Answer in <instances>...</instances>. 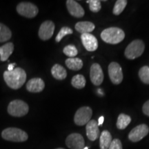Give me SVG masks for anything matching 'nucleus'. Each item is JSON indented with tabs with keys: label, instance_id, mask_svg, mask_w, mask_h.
I'll return each mask as SVG.
<instances>
[{
	"label": "nucleus",
	"instance_id": "a878e982",
	"mask_svg": "<svg viewBox=\"0 0 149 149\" xmlns=\"http://www.w3.org/2000/svg\"><path fill=\"white\" fill-rule=\"evenodd\" d=\"M139 77L143 83L149 84V67L144 66L141 67L139 71Z\"/></svg>",
	"mask_w": 149,
	"mask_h": 149
},
{
	"label": "nucleus",
	"instance_id": "c756f323",
	"mask_svg": "<svg viewBox=\"0 0 149 149\" xmlns=\"http://www.w3.org/2000/svg\"><path fill=\"white\" fill-rule=\"evenodd\" d=\"M109 149H122V144L119 139H115L112 141Z\"/></svg>",
	"mask_w": 149,
	"mask_h": 149
},
{
	"label": "nucleus",
	"instance_id": "39448f33",
	"mask_svg": "<svg viewBox=\"0 0 149 149\" xmlns=\"http://www.w3.org/2000/svg\"><path fill=\"white\" fill-rule=\"evenodd\" d=\"M144 42L140 40H136L128 44L125 50L124 55L127 59H134L140 57L144 53Z\"/></svg>",
	"mask_w": 149,
	"mask_h": 149
},
{
	"label": "nucleus",
	"instance_id": "9b49d317",
	"mask_svg": "<svg viewBox=\"0 0 149 149\" xmlns=\"http://www.w3.org/2000/svg\"><path fill=\"white\" fill-rule=\"evenodd\" d=\"M55 24L52 21L47 20L43 22L39 29L38 35L42 40L46 41L51 39L55 31Z\"/></svg>",
	"mask_w": 149,
	"mask_h": 149
},
{
	"label": "nucleus",
	"instance_id": "5701e85b",
	"mask_svg": "<svg viewBox=\"0 0 149 149\" xmlns=\"http://www.w3.org/2000/svg\"><path fill=\"white\" fill-rule=\"evenodd\" d=\"M12 37V33L10 29L4 24L0 23V42L8 41Z\"/></svg>",
	"mask_w": 149,
	"mask_h": 149
},
{
	"label": "nucleus",
	"instance_id": "412c9836",
	"mask_svg": "<svg viewBox=\"0 0 149 149\" xmlns=\"http://www.w3.org/2000/svg\"><path fill=\"white\" fill-rule=\"evenodd\" d=\"M66 66L70 70H79L83 67V61L77 57L68 58L65 61Z\"/></svg>",
	"mask_w": 149,
	"mask_h": 149
},
{
	"label": "nucleus",
	"instance_id": "20e7f679",
	"mask_svg": "<svg viewBox=\"0 0 149 149\" xmlns=\"http://www.w3.org/2000/svg\"><path fill=\"white\" fill-rule=\"evenodd\" d=\"M29 105L25 102L15 100L10 102L8 106V113L11 116L21 117L29 113Z\"/></svg>",
	"mask_w": 149,
	"mask_h": 149
},
{
	"label": "nucleus",
	"instance_id": "6e6552de",
	"mask_svg": "<svg viewBox=\"0 0 149 149\" xmlns=\"http://www.w3.org/2000/svg\"><path fill=\"white\" fill-rule=\"evenodd\" d=\"M149 133V128L146 124H140L137 126L130 130L128 134V139L133 142H137L148 135Z\"/></svg>",
	"mask_w": 149,
	"mask_h": 149
},
{
	"label": "nucleus",
	"instance_id": "dca6fc26",
	"mask_svg": "<svg viewBox=\"0 0 149 149\" xmlns=\"http://www.w3.org/2000/svg\"><path fill=\"white\" fill-rule=\"evenodd\" d=\"M86 130L87 137L91 141H95L98 138L100 135V130H99L98 123L95 120H91L86 124Z\"/></svg>",
	"mask_w": 149,
	"mask_h": 149
},
{
	"label": "nucleus",
	"instance_id": "cd10ccee",
	"mask_svg": "<svg viewBox=\"0 0 149 149\" xmlns=\"http://www.w3.org/2000/svg\"><path fill=\"white\" fill-rule=\"evenodd\" d=\"M63 52H64L65 55L68 56V57H69L70 58L74 57L78 53L77 48H76L74 45L66 46V47H64V50H63Z\"/></svg>",
	"mask_w": 149,
	"mask_h": 149
},
{
	"label": "nucleus",
	"instance_id": "ddd939ff",
	"mask_svg": "<svg viewBox=\"0 0 149 149\" xmlns=\"http://www.w3.org/2000/svg\"><path fill=\"white\" fill-rule=\"evenodd\" d=\"M81 40L86 49L88 51L93 52L96 51L98 48L97 40L94 35L91 33L81 34Z\"/></svg>",
	"mask_w": 149,
	"mask_h": 149
},
{
	"label": "nucleus",
	"instance_id": "393cba45",
	"mask_svg": "<svg viewBox=\"0 0 149 149\" xmlns=\"http://www.w3.org/2000/svg\"><path fill=\"white\" fill-rule=\"evenodd\" d=\"M128 1L126 0H117L115 2L113 13L115 15H119L123 12L127 5Z\"/></svg>",
	"mask_w": 149,
	"mask_h": 149
},
{
	"label": "nucleus",
	"instance_id": "9d476101",
	"mask_svg": "<svg viewBox=\"0 0 149 149\" xmlns=\"http://www.w3.org/2000/svg\"><path fill=\"white\" fill-rule=\"evenodd\" d=\"M109 74L111 81L114 84H120L123 80L122 67L117 62H112L109 66Z\"/></svg>",
	"mask_w": 149,
	"mask_h": 149
},
{
	"label": "nucleus",
	"instance_id": "4468645a",
	"mask_svg": "<svg viewBox=\"0 0 149 149\" xmlns=\"http://www.w3.org/2000/svg\"><path fill=\"white\" fill-rule=\"evenodd\" d=\"M66 7L69 13L74 17L81 18L84 15V10L77 1L73 0H68L66 1Z\"/></svg>",
	"mask_w": 149,
	"mask_h": 149
},
{
	"label": "nucleus",
	"instance_id": "c85d7f7f",
	"mask_svg": "<svg viewBox=\"0 0 149 149\" xmlns=\"http://www.w3.org/2000/svg\"><path fill=\"white\" fill-rule=\"evenodd\" d=\"M86 3H88L91 11L93 13H98L101 10V1L99 0H88L86 1Z\"/></svg>",
	"mask_w": 149,
	"mask_h": 149
},
{
	"label": "nucleus",
	"instance_id": "c9c22d12",
	"mask_svg": "<svg viewBox=\"0 0 149 149\" xmlns=\"http://www.w3.org/2000/svg\"><path fill=\"white\" fill-rule=\"evenodd\" d=\"M84 149H88V147H84Z\"/></svg>",
	"mask_w": 149,
	"mask_h": 149
},
{
	"label": "nucleus",
	"instance_id": "f257e3e1",
	"mask_svg": "<svg viewBox=\"0 0 149 149\" xmlns=\"http://www.w3.org/2000/svg\"><path fill=\"white\" fill-rule=\"evenodd\" d=\"M3 79L5 82L10 88H20L24 84L26 80V73L21 68H16L12 71L6 70L3 72Z\"/></svg>",
	"mask_w": 149,
	"mask_h": 149
},
{
	"label": "nucleus",
	"instance_id": "0eeeda50",
	"mask_svg": "<svg viewBox=\"0 0 149 149\" xmlns=\"http://www.w3.org/2000/svg\"><path fill=\"white\" fill-rule=\"evenodd\" d=\"M17 11L20 15L26 18H34L39 13L36 5L31 2H21L17 6Z\"/></svg>",
	"mask_w": 149,
	"mask_h": 149
},
{
	"label": "nucleus",
	"instance_id": "f704fd0d",
	"mask_svg": "<svg viewBox=\"0 0 149 149\" xmlns=\"http://www.w3.org/2000/svg\"><path fill=\"white\" fill-rule=\"evenodd\" d=\"M55 149H65L64 148H55Z\"/></svg>",
	"mask_w": 149,
	"mask_h": 149
},
{
	"label": "nucleus",
	"instance_id": "2f4dec72",
	"mask_svg": "<svg viewBox=\"0 0 149 149\" xmlns=\"http://www.w3.org/2000/svg\"><path fill=\"white\" fill-rule=\"evenodd\" d=\"M15 65H16L15 63H13V64H9L8 66V71H12V70H13L15 69L14 67L15 66Z\"/></svg>",
	"mask_w": 149,
	"mask_h": 149
},
{
	"label": "nucleus",
	"instance_id": "aec40b11",
	"mask_svg": "<svg viewBox=\"0 0 149 149\" xmlns=\"http://www.w3.org/2000/svg\"><path fill=\"white\" fill-rule=\"evenodd\" d=\"M112 136L108 130H103L100 137V149H109L112 142Z\"/></svg>",
	"mask_w": 149,
	"mask_h": 149
},
{
	"label": "nucleus",
	"instance_id": "72a5a7b5",
	"mask_svg": "<svg viewBox=\"0 0 149 149\" xmlns=\"http://www.w3.org/2000/svg\"><path fill=\"white\" fill-rule=\"evenodd\" d=\"M97 91H98V93H99V94H101V95H104V93L102 92V91L101 90V89H98Z\"/></svg>",
	"mask_w": 149,
	"mask_h": 149
},
{
	"label": "nucleus",
	"instance_id": "4be33fe9",
	"mask_svg": "<svg viewBox=\"0 0 149 149\" xmlns=\"http://www.w3.org/2000/svg\"><path fill=\"white\" fill-rule=\"evenodd\" d=\"M131 122V118L129 115L125 114H120L117 118V128L120 130L125 129Z\"/></svg>",
	"mask_w": 149,
	"mask_h": 149
},
{
	"label": "nucleus",
	"instance_id": "a211bd4d",
	"mask_svg": "<svg viewBox=\"0 0 149 149\" xmlns=\"http://www.w3.org/2000/svg\"><path fill=\"white\" fill-rule=\"evenodd\" d=\"M14 51V44L11 42L5 44L0 47V59L1 61H5L9 58Z\"/></svg>",
	"mask_w": 149,
	"mask_h": 149
},
{
	"label": "nucleus",
	"instance_id": "6ab92c4d",
	"mask_svg": "<svg viewBox=\"0 0 149 149\" xmlns=\"http://www.w3.org/2000/svg\"><path fill=\"white\" fill-rule=\"evenodd\" d=\"M51 74L55 79L57 80H63L66 79L67 72L62 66L59 64H55L51 68Z\"/></svg>",
	"mask_w": 149,
	"mask_h": 149
},
{
	"label": "nucleus",
	"instance_id": "7ed1b4c3",
	"mask_svg": "<svg viewBox=\"0 0 149 149\" xmlns=\"http://www.w3.org/2000/svg\"><path fill=\"white\" fill-rule=\"evenodd\" d=\"M1 137L6 141L13 142H24L29 139V135L25 131L17 128H7L1 132Z\"/></svg>",
	"mask_w": 149,
	"mask_h": 149
},
{
	"label": "nucleus",
	"instance_id": "f8f14e48",
	"mask_svg": "<svg viewBox=\"0 0 149 149\" xmlns=\"http://www.w3.org/2000/svg\"><path fill=\"white\" fill-rule=\"evenodd\" d=\"M90 77L91 81L95 86H100L102 84L104 80V73L100 64L95 63L91 66Z\"/></svg>",
	"mask_w": 149,
	"mask_h": 149
},
{
	"label": "nucleus",
	"instance_id": "7c9ffc66",
	"mask_svg": "<svg viewBox=\"0 0 149 149\" xmlns=\"http://www.w3.org/2000/svg\"><path fill=\"white\" fill-rule=\"evenodd\" d=\"M142 111L145 115L149 117V100L145 102L144 105H143Z\"/></svg>",
	"mask_w": 149,
	"mask_h": 149
},
{
	"label": "nucleus",
	"instance_id": "423d86ee",
	"mask_svg": "<svg viewBox=\"0 0 149 149\" xmlns=\"http://www.w3.org/2000/svg\"><path fill=\"white\" fill-rule=\"evenodd\" d=\"M93 111L90 107H83L76 111L74 117V124L77 126H84L91 121Z\"/></svg>",
	"mask_w": 149,
	"mask_h": 149
},
{
	"label": "nucleus",
	"instance_id": "b1692460",
	"mask_svg": "<svg viewBox=\"0 0 149 149\" xmlns=\"http://www.w3.org/2000/svg\"><path fill=\"white\" fill-rule=\"evenodd\" d=\"M86 81L85 77H84L82 74H76L72 78L71 84L74 88L77 89H81L84 88L86 86Z\"/></svg>",
	"mask_w": 149,
	"mask_h": 149
},
{
	"label": "nucleus",
	"instance_id": "bb28decb",
	"mask_svg": "<svg viewBox=\"0 0 149 149\" xmlns=\"http://www.w3.org/2000/svg\"><path fill=\"white\" fill-rule=\"evenodd\" d=\"M72 33H73V31H72V30L71 29H70L69 27H67V26L62 27L60 31H59L58 34H57V36H56L55 41L57 42H59L61 40H62L63 37L66 36V35L72 34Z\"/></svg>",
	"mask_w": 149,
	"mask_h": 149
},
{
	"label": "nucleus",
	"instance_id": "473e14b6",
	"mask_svg": "<svg viewBox=\"0 0 149 149\" xmlns=\"http://www.w3.org/2000/svg\"><path fill=\"white\" fill-rule=\"evenodd\" d=\"M104 117L103 116L100 117L98 120V126L99 125L102 126V124H103V122H104Z\"/></svg>",
	"mask_w": 149,
	"mask_h": 149
},
{
	"label": "nucleus",
	"instance_id": "2eb2a0df",
	"mask_svg": "<svg viewBox=\"0 0 149 149\" xmlns=\"http://www.w3.org/2000/svg\"><path fill=\"white\" fill-rule=\"evenodd\" d=\"M45 88V83L41 78H33L27 82L26 89L31 93H40Z\"/></svg>",
	"mask_w": 149,
	"mask_h": 149
},
{
	"label": "nucleus",
	"instance_id": "f03ea898",
	"mask_svg": "<svg viewBox=\"0 0 149 149\" xmlns=\"http://www.w3.org/2000/svg\"><path fill=\"white\" fill-rule=\"evenodd\" d=\"M125 37V33L117 27H111L104 30L101 33L102 40L106 43L117 44L122 42Z\"/></svg>",
	"mask_w": 149,
	"mask_h": 149
},
{
	"label": "nucleus",
	"instance_id": "f3484780",
	"mask_svg": "<svg viewBox=\"0 0 149 149\" xmlns=\"http://www.w3.org/2000/svg\"><path fill=\"white\" fill-rule=\"evenodd\" d=\"M75 30L81 34L90 33L94 31L95 26L91 22H79L75 24Z\"/></svg>",
	"mask_w": 149,
	"mask_h": 149
},
{
	"label": "nucleus",
	"instance_id": "1a4fd4ad",
	"mask_svg": "<svg viewBox=\"0 0 149 149\" xmlns=\"http://www.w3.org/2000/svg\"><path fill=\"white\" fill-rule=\"evenodd\" d=\"M66 145L70 149H84L85 147L84 139L79 133H72L66 137Z\"/></svg>",
	"mask_w": 149,
	"mask_h": 149
}]
</instances>
